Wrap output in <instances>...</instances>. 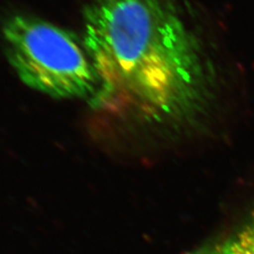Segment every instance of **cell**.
Segmentation results:
<instances>
[{"label": "cell", "mask_w": 254, "mask_h": 254, "mask_svg": "<svg viewBox=\"0 0 254 254\" xmlns=\"http://www.w3.org/2000/svg\"><path fill=\"white\" fill-rule=\"evenodd\" d=\"M5 53L19 78L55 98L92 100L100 80L81 41L73 32L43 19L14 14L2 27Z\"/></svg>", "instance_id": "7a4b0ae2"}, {"label": "cell", "mask_w": 254, "mask_h": 254, "mask_svg": "<svg viewBox=\"0 0 254 254\" xmlns=\"http://www.w3.org/2000/svg\"><path fill=\"white\" fill-rule=\"evenodd\" d=\"M191 254H222V246L219 245L209 246L202 250H199Z\"/></svg>", "instance_id": "277c9868"}, {"label": "cell", "mask_w": 254, "mask_h": 254, "mask_svg": "<svg viewBox=\"0 0 254 254\" xmlns=\"http://www.w3.org/2000/svg\"><path fill=\"white\" fill-rule=\"evenodd\" d=\"M83 40L100 80L94 104L123 97L176 120L203 103L200 51L173 0H87Z\"/></svg>", "instance_id": "6da1fadb"}, {"label": "cell", "mask_w": 254, "mask_h": 254, "mask_svg": "<svg viewBox=\"0 0 254 254\" xmlns=\"http://www.w3.org/2000/svg\"><path fill=\"white\" fill-rule=\"evenodd\" d=\"M222 246V254H254V212Z\"/></svg>", "instance_id": "3957f363"}]
</instances>
